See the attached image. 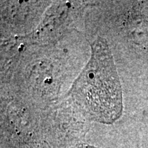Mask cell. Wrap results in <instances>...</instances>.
Returning <instances> with one entry per match:
<instances>
[{
	"label": "cell",
	"instance_id": "cell-1",
	"mask_svg": "<svg viewBox=\"0 0 148 148\" xmlns=\"http://www.w3.org/2000/svg\"><path fill=\"white\" fill-rule=\"evenodd\" d=\"M73 92L96 119L114 121L121 114V94L119 79L108 46L102 39L92 45V56L77 79Z\"/></svg>",
	"mask_w": 148,
	"mask_h": 148
}]
</instances>
